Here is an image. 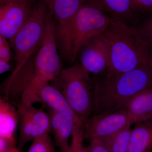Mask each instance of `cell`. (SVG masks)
Listing matches in <instances>:
<instances>
[{"mask_svg":"<svg viewBox=\"0 0 152 152\" xmlns=\"http://www.w3.org/2000/svg\"><path fill=\"white\" fill-rule=\"evenodd\" d=\"M7 38L0 35V60L10 62L12 53L10 46V42Z\"/></svg>","mask_w":152,"mask_h":152,"instance_id":"obj_21","label":"cell"},{"mask_svg":"<svg viewBox=\"0 0 152 152\" xmlns=\"http://www.w3.org/2000/svg\"><path fill=\"white\" fill-rule=\"evenodd\" d=\"M80 64L63 69L52 82L84 122L94 113V83Z\"/></svg>","mask_w":152,"mask_h":152,"instance_id":"obj_3","label":"cell"},{"mask_svg":"<svg viewBox=\"0 0 152 152\" xmlns=\"http://www.w3.org/2000/svg\"><path fill=\"white\" fill-rule=\"evenodd\" d=\"M47 6L53 21L58 46L66 49L71 47L75 17L83 0H41Z\"/></svg>","mask_w":152,"mask_h":152,"instance_id":"obj_6","label":"cell"},{"mask_svg":"<svg viewBox=\"0 0 152 152\" xmlns=\"http://www.w3.org/2000/svg\"><path fill=\"white\" fill-rule=\"evenodd\" d=\"M1 152H22V151L18 148H16V147H13L12 148H10L8 149L5 150L4 151Z\"/></svg>","mask_w":152,"mask_h":152,"instance_id":"obj_26","label":"cell"},{"mask_svg":"<svg viewBox=\"0 0 152 152\" xmlns=\"http://www.w3.org/2000/svg\"><path fill=\"white\" fill-rule=\"evenodd\" d=\"M48 110L55 145L58 148L61 152H67L70 145L69 140L75 127H83L84 122L80 118L74 116L69 113L57 111L49 108Z\"/></svg>","mask_w":152,"mask_h":152,"instance_id":"obj_11","label":"cell"},{"mask_svg":"<svg viewBox=\"0 0 152 152\" xmlns=\"http://www.w3.org/2000/svg\"><path fill=\"white\" fill-rule=\"evenodd\" d=\"M39 103H43L48 108L69 113L80 118L71 108L63 94L53 85L49 84L43 87L39 93Z\"/></svg>","mask_w":152,"mask_h":152,"instance_id":"obj_16","label":"cell"},{"mask_svg":"<svg viewBox=\"0 0 152 152\" xmlns=\"http://www.w3.org/2000/svg\"><path fill=\"white\" fill-rule=\"evenodd\" d=\"M126 109L132 124L152 120V86L136 96Z\"/></svg>","mask_w":152,"mask_h":152,"instance_id":"obj_14","label":"cell"},{"mask_svg":"<svg viewBox=\"0 0 152 152\" xmlns=\"http://www.w3.org/2000/svg\"><path fill=\"white\" fill-rule=\"evenodd\" d=\"M94 81V115L116 112L126 108L136 96L152 86V66L121 74L105 72Z\"/></svg>","mask_w":152,"mask_h":152,"instance_id":"obj_1","label":"cell"},{"mask_svg":"<svg viewBox=\"0 0 152 152\" xmlns=\"http://www.w3.org/2000/svg\"><path fill=\"white\" fill-rule=\"evenodd\" d=\"M31 0H0V3H1V5H2L3 4H6V3L14 1H22L31 2Z\"/></svg>","mask_w":152,"mask_h":152,"instance_id":"obj_25","label":"cell"},{"mask_svg":"<svg viewBox=\"0 0 152 152\" xmlns=\"http://www.w3.org/2000/svg\"><path fill=\"white\" fill-rule=\"evenodd\" d=\"M135 8L143 11H152V0H132Z\"/></svg>","mask_w":152,"mask_h":152,"instance_id":"obj_23","label":"cell"},{"mask_svg":"<svg viewBox=\"0 0 152 152\" xmlns=\"http://www.w3.org/2000/svg\"><path fill=\"white\" fill-rule=\"evenodd\" d=\"M149 49L150 55H151V57L152 58V46H151L148 47Z\"/></svg>","mask_w":152,"mask_h":152,"instance_id":"obj_27","label":"cell"},{"mask_svg":"<svg viewBox=\"0 0 152 152\" xmlns=\"http://www.w3.org/2000/svg\"><path fill=\"white\" fill-rule=\"evenodd\" d=\"M20 120L16 107L3 98L0 99V140L15 145V134Z\"/></svg>","mask_w":152,"mask_h":152,"instance_id":"obj_13","label":"cell"},{"mask_svg":"<svg viewBox=\"0 0 152 152\" xmlns=\"http://www.w3.org/2000/svg\"><path fill=\"white\" fill-rule=\"evenodd\" d=\"M20 115V134L18 148L23 151L28 142L51 132L48 113L33 104L17 108Z\"/></svg>","mask_w":152,"mask_h":152,"instance_id":"obj_7","label":"cell"},{"mask_svg":"<svg viewBox=\"0 0 152 152\" xmlns=\"http://www.w3.org/2000/svg\"><path fill=\"white\" fill-rule=\"evenodd\" d=\"M132 129L129 126L111 135L100 138L110 152H129Z\"/></svg>","mask_w":152,"mask_h":152,"instance_id":"obj_17","label":"cell"},{"mask_svg":"<svg viewBox=\"0 0 152 152\" xmlns=\"http://www.w3.org/2000/svg\"><path fill=\"white\" fill-rule=\"evenodd\" d=\"M112 18L99 8L83 2L74 20L70 62H75L82 47L92 38L102 34Z\"/></svg>","mask_w":152,"mask_h":152,"instance_id":"obj_5","label":"cell"},{"mask_svg":"<svg viewBox=\"0 0 152 152\" xmlns=\"http://www.w3.org/2000/svg\"><path fill=\"white\" fill-rule=\"evenodd\" d=\"M102 34L110 50V64L106 72L121 74L143 66H152L149 49L132 26L112 18Z\"/></svg>","mask_w":152,"mask_h":152,"instance_id":"obj_2","label":"cell"},{"mask_svg":"<svg viewBox=\"0 0 152 152\" xmlns=\"http://www.w3.org/2000/svg\"><path fill=\"white\" fill-rule=\"evenodd\" d=\"M55 143L49 134L33 140L27 152H56Z\"/></svg>","mask_w":152,"mask_h":152,"instance_id":"obj_18","label":"cell"},{"mask_svg":"<svg viewBox=\"0 0 152 152\" xmlns=\"http://www.w3.org/2000/svg\"><path fill=\"white\" fill-rule=\"evenodd\" d=\"M10 68L11 66L9 62L0 60V74L1 75L10 70Z\"/></svg>","mask_w":152,"mask_h":152,"instance_id":"obj_24","label":"cell"},{"mask_svg":"<svg viewBox=\"0 0 152 152\" xmlns=\"http://www.w3.org/2000/svg\"><path fill=\"white\" fill-rule=\"evenodd\" d=\"M83 128L75 126L72 136V141L67 152H88L83 141Z\"/></svg>","mask_w":152,"mask_h":152,"instance_id":"obj_19","label":"cell"},{"mask_svg":"<svg viewBox=\"0 0 152 152\" xmlns=\"http://www.w3.org/2000/svg\"><path fill=\"white\" fill-rule=\"evenodd\" d=\"M88 152H110L104 144L100 138L90 140L88 145L87 146Z\"/></svg>","mask_w":152,"mask_h":152,"instance_id":"obj_22","label":"cell"},{"mask_svg":"<svg viewBox=\"0 0 152 152\" xmlns=\"http://www.w3.org/2000/svg\"><path fill=\"white\" fill-rule=\"evenodd\" d=\"M33 7L31 2H10L1 5L0 35L9 42L26 24Z\"/></svg>","mask_w":152,"mask_h":152,"instance_id":"obj_10","label":"cell"},{"mask_svg":"<svg viewBox=\"0 0 152 152\" xmlns=\"http://www.w3.org/2000/svg\"><path fill=\"white\" fill-rule=\"evenodd\" d=\"M132 125L126 109L94 115L84 123V138L91 140L107 137Z\"/></svg>","mask_w":152,"mask_h":152,"instance_id":"obj_8","label":"cell"},{"mask_svg":"<svg viewBox=\"0 0 152 152\" xmlns=\"http://www.w3.org/2000/svg\"><path fill=\"white\" fill-rule=\"evenodd\" d=\"M87 2L96 6L106 13H108L112 18L126 24L132 26L135 21L137 10L132 0H88Z\"/></svg>","mask_w":152,"mask_h":152,"instance_id":"obj_12","label":"cell"},{"mask_svg":"<svg viewBox=\"0 0 152 152\" xmlns=\"http://www.w3.org/2000/svg\"><path fill=\"white\" fill-rule=\"evenodd\" d=\"M80 52V65L89 73L96 77L107 70L110 64V50L102 34L87 42Z\"/></svg>","mask_w":152,"mask_h":152,"instance_id":"obj_9","label":"cell"},{"mask_svg":"<svg viewBox=\"0 0 152 152\" xmlns=\"http://www.w3.org/2000/svg\"><path fill=\"white\" fill-rule=\"evenodd\" d=\"M140 35L148 47L152 46V18L146 21L137 29Z\"/></svg>","mask_w":152,"mask_h":152,"instance_id":"obj_20","label":"cell"},{"mask_svg":"<svg viewBox=\"0 0 152 152\" xmlns=\"http://www.w3.org/2000/svg\"><path fill=\"white\" fill-rule=\"evenodd\" d=\"M48 24V10L41 1L32 10L21 29L9 42L15 54L16 64L11 74L15 73L37 52L43 42Z\"/></svg>","mask_w":152,"mask_h":152,"instance_id":"obj_4","label":"cell"},{"mask_svg":"<svg viewBox=\"0 0 152 152\" xmlns=\"http://www.w3.org/2000/svg\"><path fill=\"white\" fill-rule=\"evenodd\" d=\"M134 124L131 133L129 152H152V120Z\"/></svg>","mask_w":152,"mask_h":152,"instance_id":"obj_15","label":"cell"}]
</instances>
